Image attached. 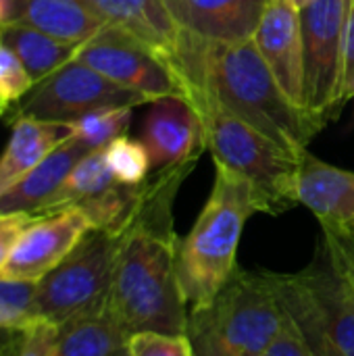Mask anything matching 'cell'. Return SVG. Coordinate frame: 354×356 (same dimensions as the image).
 <instances>
[{
	"label": "cell",
	"mask_w": 354,
	"mask_h": 356,
	"mask_svg": "<svg viewBox=\"0 0 354 356\" xmlns=\"http://www.w3.org/2000/svg\"><path fill=\"white\" fill-rule=\"evenodd\" d=\"M182 171L146 181L144 207L121 240L108 305L129 336L188 332L190 313L177 280V238L171 229V198Z\"/></svg>",
	"instance_id": "obj_1"
},
{
	"label": "cell",
	"mask_w": 354,
	"mask_h": 356,
	"mask_svg": "<svg viewBox=\"0 0 354 356\" xmlns=\"http://www.w3.org/2000/svg\"><path fill=\"white\" fill-rule=\"evenodd\" d=\"M173 69L188 86L209 92L232 115L294 156H303L321 127L280 88L255 40L223 44L182 31Z\"/></svg>",
	"instance_id": "obj_2"
},
{
	"label": "cell",
	"mask_w": 354,
	"mask_h": 356,
	"mask_svg": "<svg viewBox=\"0 0 354 356\" xmlns=\"http://www.w3.org/2000/svg\"><path fill=\"white\" fill-rule=\"evenodd\" d=\"M259 211L255 188L217 165L215 184L194 227L177 240L175 267L188 313L207 307L238 271L244 225Z\"/></svg>",
	"instance_id": "obj_3"
},
{
	"label": "cell",
	"mask_w": 354,
	"mask_h": 356,
	"mask_svg": "<svg viewBox=\"0 0 354 356\" xmlns=\"http://www.w3.org/2000/svg\"><path fill=\"white\" fill-rule=\"evenodd\" d=\"M188 100L202 121L204 146L213 152L215 165L234 171L255 188L259 211L284 213L298 204L296 173L300 156L290 154L232 115L202 88L188 86Z\"/></svg>",
	"instance_id": "obj_4"
},
{
	"label": "cell",
	"mask_w": 354,
	"mask_h": 356,
	"mask_svg": "<svg viewBox=\"0 0 354 356\" xmlns=\"http://www.w3.org/2000/svg\"><path fill=\"white\" fill-rule=\"evenodd\" d=\"M286 321L273 273L240 269L221 292L188 317L194 356H263Z\"/></svg>",
	"instance_id": "obj_5"
},
{
	"label": "cell",
	"mask_w": 354,
	"mask_h": 356,
	"mask_svg": "<svg viewBox=\"0 0 354 356\" xmlns=\"http://www.w3.org/2000/svg\"><path fill=\"white\" fill-rule=\"evenodd\" d=\"M275 294L315 356H354V290L323 246L311 267L273 273Z\"/></svg>",
	"instance_id": "obj_6"
},
{
	"label": "cell",
	"mask_w": 354,
	"mask_h": 356,
	"mask_svg": "<svg viewBox=\"0 0 354 356\" xmlns=\"http://www.w3.org/2000/svg\"><path fill=\"white\" fill-rule=\"evenodd\" d=\"M123 236L92 229L35 284L33 317L52 325L96 311L108 302Z\"/></svg>",
	"instance_id": "obj_7"
},
{
	"label": "cell",
	"mask_w": 354,
	"mask_h": 356,
	"mask_svg": "<svg viewBox=\"0 0 354 356\" xmlns=\"http://www.w3.org/2000/svg\"><path fill=\"white\" fill-rule=\"evenodd\" d=\"M353 0H311L300 15L305 44V108L323 121L342 104L344 35Z\"/></svg>",
	"instance_id": "obj_8"
},
{
	"label": "cell",
	"mask_w": 354,
	"mask_h": 356,
	"mask_svg": "<svg viewBox=\"0 0 354 356\" xmlns=\"http://www.w3.org/2000/svg\"><path fill=\"white\" fill-rule=\"evenodd\" d=\"M75 58L146 100L169 96L188 98L186 83L169 60L113 25H106L100 33L81 44Z\"/></svg>",
	"instance_id": "obj_9"
},
{
	"label": "cell",
	"mask_w": 354,
	"mask_h": 356,
	"mask_svg": "<svg viewBox=\"0 0 354 356\" xmlns=\"http://www.w3.org/2000/svg\"><path fill=\"white\" fill-rule=\"evenodd\" d=\"M144 96L117 86L92 67L73 58L31 88L17 115L44 121H73L86 113L108 106H136Z\"/></svg>",
	"instance_id": "obj_10"
},
{
	"label": "cell",
	"mask_w": 354,
	"mask_h": 356,
	"mask_svg": "<svg viewBox=\"0 0 354 356\" xmlns=\"http://www.w3.org/2000/svg\"><path fill=\"white\" fill-rule=\"evenodd\" d=\"M92 229L88 215L79 207L35 215L13 246L0 277L38 284Z\"/></svg>",
	"instance_id": "obj_11"
},
{
	"label": "cell",
	"mask_w": 354,
	"mask_h": 356,
	"mask_svg": "<svg viewBox=\"0 0 354 356\" xmlns=\"http://www.w3.org/2000/svg\"><path fill=\"white\" fill-rule=\"evenodd\" d=\"M252 40L284 94L305 108V44L298 8L288 0H271Z\"/></svg>",
	"instance_id": "obj_12"
},
{
	"label": "cell",
	"mask_w": 354,
	"mask_h": 356,
	"mask_svg": "<svg viewBox=\"0 0 354 356\" xmlns=\"http://www.w3.org/2000/svg\"><path fill=\"white\" fill-rule=\"evenodd\" d=\"M142 144L152 167L161 171L184 169L204 146L202 121L194 104L184 96L154 100L142 125Z\"/></svg>",
	"instance_id": "obj_13"
},
{
	"label": "cell",
	"mask_w": 354,
	"mask_h": 356,
	"mask_svg": "<svg viewBox=\"0 0 354 356\" xmlns=\"http://www.w3.org/2000/svg\"><path fill=\"white\" fill-rule=\"evenodd\" d=\"M296 198L319 219L325 236L354 234V171L323 163L305 150L296 173Z\"/></svg>",
	"instance_id": "obj_14"
},
{
	"label": "cell",
	"mask_w": 354,
	"mask_h": 356,
	"mask_svg": "<svg viewBox=\"0 0 354 356\" xmlns=\"http://www.w3.org/2000/svg\"><path fill=\"white\" fill-rule=\"evenodd\" d=\"M271 0H165L175 25L207 42L252 40Z\"/></svg>",
	"instance_id": "obj_15"
},
{
	"label": "cell",
	"mask_w": 354,
	"mask_h": 356,
	"mask_svg": "<svg viewBox=\"0 0 354 356\" xmlns=\"http://www.w3.org/2000/svg\"><path fill=\"white\" fill-rule=\"evenodd\" d=\"M96 13L106 25H113L165 60L173 63L182 29L167 10L165 0H79Z\"/></svg>",
	"instance_id": "obj_16"
},
{
	"label": "cell",
	"mask_w": 354,
	"mask_h": 356,
	"mask_svg": "<svg viewBox=\"0 0 354 356\" xmlns=\"http://www.w3.org/2000/svg\"><path fill=\"white\" fill-rule=\"evenodd\" d=\"M88 152L92 150L75 136L65 140L35 169H31L23 179H19L10 190H6L0 196V215L4 213L40 215L48 204V200L63 186L71 169Z\"/></svg>",
	"instance_id": "obj_17"
},
{
	"label": "cell",
	"mask_w": 354,
	"mask_h": 356,
	"mask_svg": "<svg viewBox=\"0 0 354 356\" xmlns=\"http://www.w3.org/2000/svg\"><path fill=\"white\" fill-rule=\"evenodd\" d=\"M71 136L69 121H44L17 115L10 138L0 156V196Z\"/></svg>",
	"instance_id": "obj_18"
},
{
	"label": "cell",
	"mask_w": 354,
	"mask_h": 356,
	"mask_svg": "<svg viewBox=\"0 0 354 356\" xmlns=\"http://www.w3.org/2000/svg\"><path fill=\"white\" fill-rule=\"evenodd\" d=\"M67 44H86L106 23L79 0H15V19Z\"/></svg>",
	"instance_id": "obj_19"
},
{
	"label": "cell",
	"mask_w": 354,
	"mask_h": 356,
	"mask_svg": "<svg viewBox=\"0 0 354 356\" xmlns=\"http://www.w3.org/2000/svg\"><path fill=\"white\" fill-rule=\"evenodd\" d=\"M127 340L129 334L106 302L58 325L54 356H111L127 346Z\"/></svg>",
	"instance_id": "obj_20"
},
{
	"label": "cell",
	"mask_w": 354,
	"mask_h": 356,
	"mask_svg": "<svg viewBox=\"0 0 354 356\" xmlns=\"http://www.w3.org/2000/svg\"><path fill=\"white\" fill-rule=\"evenodd\" d=\"M0 40L21 58L33 83H40L63 65L71 63L79 50L77 44L61 42L19 21H10L0 27Z\"/></svg>",
	"instance_id": "obj_21"
},
{
	"label": "cell",
	"mask_w": 354,
	"mask_h": 356,
	"mask_svg": "<svg viewBox=\"0 0 354 356\" xmlns=\"http://www.w3.org/2000/svg\"><path fill=\"white\" fill-rule=\"evenodd\" d=\"M115 184H117V179L106 163L104 148L92 150L71 169V173L63 181V186L48 200V204L44 207V211L40 215L52 213L58 209H67V207H77L83 200H90V198L102 194L104 190H108Z\"/></svg>",
	"instance_id": "obj_22"
},
{
	"label": "cell",
	"mask_w": 354,
	"mask_h": 356,
	"mask_svg": "<svg viewBox=\"0 0 354 356\" xmlns=\"http://www.w3.org/2000/svg\"><path fill=\"white\" fill-rule=\"evenodd\" d=\"M134 106H108L86 113L73 121H69L71 131L77 140H81L90 150L106 148L113 140L123 136L131 123Z\"/></svg>",
	"instance_id": "obj_23"
},
{
	"label": "cell",
	"mask_w": 354,
	"mask_h": 356,
	"mask_svg": "<svg viewBox=\"0 0 354 356\" xmlns=\"http://www.w3.org/2000/svg\"><path fill=\"white\" fill-rule=\"evenodd\" d=\"M106 163L119 184L140 186L146 181L150 171V154L142 142H136L127 136H119L106 148Z\"/></svg>",
	"instance_id": "obj_24"
},
{
	"label": "cell",
	"mask_w": 354,
	"mask_h": 356,
	"mask_svg": "<svg viewBox=\"0 0 354 356\" xmlns=\"http://www.w3.org/2000/svg\"><path fill=\"white\" fill-rule=\"evenodd\" d=\"M33 294L35 284L0 277V330L25 332L35 323Z\"/></svg>",
	"instance_id": "obj_25"
},
{
	"label": "cell",
	"mask_w": 354,
	"mask_h": 356,
	"mask_svg": "<svg viewBox=\"0 0 354 356\" xmlns=\"http://www.w3.org/2000/svg\"><path fill=\"white\" fill-rule=\"evenodd\" d=\"M33 86L21 58L0 40V108L4 111L8 104L21 100Z\"/></svg>",
	"instance_id": "obj_26"
},
{
	"label": "cell",
	"mask_w": 354,
	"mask_h": 356,
	"mask_svg": "<svg viewBox=\"0 0 354 356\" xmlns=\"http://www.w3.org/2000/svg\"><path fill=\"white\" fill-rule=\"evenodd\" d=\"M129 356H194L192 342L186 334L138 332L127 340Z\"/></svg>",
	"instance_id": "obj_27"
},
{
	"label": "cell",
	"mask_w": 354,
	"mask_h": 356,
	"mask_svg": "<svg viewBox=\"0 0 354 356\" xmlns=\"http://www.w3.org/2000/svg\"><path fill=\"white\" fill-rule=\"evenodd\" d=\"M58 327L46 321H35L23 334L21 346L15 356H54Z\"/></svg>",
	"instance_id": "obj_28"
},
{
	"label": "cell",
	"mask_w": 354,
	"mask_h": 356,
	"mask_svg": "<svg viewBox=\"0 0 354 356\" xmlns=\"http://www.w3.org/2000/svg\"><path fill=\"white\" fill-rule=\"evenodd\" d=\"M263 356H315L305 338L298 334L294 323L286 317L282 330L269 344V348L263 353Z\"/></svg>",
	"instance_id": "obj_29"
},
{
	"label": "cell",
	"mask_w": 354,
	"mask_h": 356,
	"mask_svg": "<svg viewBox=\"0 0 354 356\" xmlns=\"http://www.w3.org/2000/svg\"><path fill=\"white\" fill-rule=\"evenodd\" d=\"M35 215L29 213H4L0 215V271L4 267V263L10 257L13 246L17 244L21 232L31 223Z\"/></svg>",
	"instance_id": "obj_30"
},
{
	"label": "cell",
	"mask_w": 354,
	"mask_h": 356,
	"mask_svg": "<svg viewBox=\"0 0 354 356\" xmlns=\"http://www.w3.org/2000/svg\"><path fill=\"white\" fill-rule=\"evenodd\" d=\"M354 96V4L346 21V35H344V65H342V86H340V100L346 102Z\"/></svg>",
	"instance_id": "obj_31"
},
{
	"label": "cell",
	"mask_w": 354,
	"mask_h": 356,
	"mask_svg": "<svg viewBox=\"0 0 354 356\" xmlns=\"http://www.w3.org/2000/svg\"><path fill=\"white\" fill-rule=\"evenodd\" d=\"M323 244L340 267L354 271V234L353 236H325Z\"/></svg>",
	"instance_id": "obj_32"
},
{
	"label": "cell",
	"mask_w": 354,
	"mask_h": 356,
	"mask_svg": "<svg viewBox=\"0 0 354 356\" xmlns=\"http://www.w3.org/2000/svg\"><path fill=\"white\" fill-rule=\"evenodd\" d=\"M23 334L25 332H6V330H0V356H15L19 346H21V340H23Z\"/></svg>",
	"instance_id": "obj_33"
},
{
	"label": "cell",
	"mask_w": 354,
	"mask_h": 356,
	"mask_svg": "<svg viewBox=\"0 0 354 356\" xmlns=\"http://www.w3.org/2000/svg\"><path fill=\"white\" fill-rule=\"evenodd\" d=\"M15 19V0H0V27Z\"/></svg>",
	"instance_id": "obj_34"
},
{
	"label": "cell",
	"mask_w": 354,
	"mask_h": 356,
	"mask_svg": "<svg viewBox=\"0 0 354 356\" xmlns=\"http://www.w3.org/2000/svg\"><path fill=\"white\" fill-rule=\"evenodd\" d=\"M323 246H325V244H323ZM328 252H330V250H328ZM334 263H336V261H334ZM336 265H338V263H336ZM338 267H340V265H338ZM340 269H342V273L346 275L348 284L353 286V290H354V271H348V269H344V267H340Z\"/></svg>",
	"instance_id": "obj_35"
},
{
	"label": "cell",
	"mask_w": 354,
	"mask_h": 356,
	"mask_svg": "<svg viewBox=\"0 0 354 356\" xmlns=\"http://www.w3.org/2000/svg\"><path fill=\"white\" fill-rule=\"evenodd\" d=\"M288 2H290V4H292L294 8H298V10H300V8H305V6H307V4H309L311 0H288Z\"/></svg>",
	"instance_id": "obj_36"
},
{
	"label": "cell",
	"mask_w": 354,
	"mask_h": 356,
	"mask_svg": "<svg viewBox=\"0 0 354 356\" xmlns=\"http://www.w3.org/2000/svg\"><path fill=\"white\" fill-rule=\"evenodd\" d=\"M111 356H129V353H127V346H123V348H119L117 353H113Z\"/></svg>",
	"instance_id": "obj_37"
},
{
	"label": "cell",
	"mask_w": 354,
	"mask_h": 356,
	"mask_svg": "<svg viewBox=\"0 0 354 356\" xmlns=\"http://www.w3.org/2000/svg\"><path fill=\"white\" fill-rule=\"evenodd\" d=\"M0 115H2V108H0Z\"/></svg>",
	"instance_id": "obj_38"
},
{
	"label": "cell",
	"mask_w": 354,
	"mask_h": 356,
	"mask_svg": "<svg viewBox=\"0 0 354 356\" xmlns=\"http://www.w3.org/2000/svg\"><path fill=\"white\" fill-rule=\"evenodd\" d=\"M353 2H354V0H353Z\"/></svg>",
	"instance_id": "obj_39"
}]
</instances>
